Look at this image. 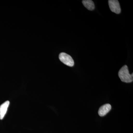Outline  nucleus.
<instances>
[{
	"mask_svg": "<svg viewBox=\"0 0 133 133\" xmlns=\"http://www.w3.org/2000/svg\"><path fill=\"white\" fill-rule=\"evenodd\" d=\"M119 78L122 82L126 83H130L133 81V74H129L128 67L127 65L122 66L119 71Z\"/></svg>",
	"mask_w": 133,
	"mask_h": 133,
	"instance_id": "f257e3e1",
	"label": "nucleus"
},
{
	"mask_svg": "<svg viewBox=\"0 0 133 133\" xmlns=\"http://www.w3.org/2000/svg\"><path fill=\"white\" fill-rule=\"evenodd\" d=\"M59 60L62 63L66 65L67 66H74V60L68 54L65 52H62L59 54Z\"/></svg>",
	"mask_w": 133,
	"mask_h": 133,
	"instance_id": "f03ea898",
	"label": "nucleus"
},
{
	"mask_svg": "<svg viewBox=\"0 0 133 133\" xmlns=\"http://www.w3.org/2000/svg\"><path fill=\"white\" fill-rule=\"evenodd\" d=\"M108 4L109 8L112 12L119 14L121 12L120 6L118 1L117 0H109Z\"/></svg>",
	"mask_w": 133,
	"mask_h": 133,
	"instance_id": "7ed1b4c3",
	"label": "nucleus"
},
{
	"mask_svg": "<svg viewBox=\"0 0 133 133\" xmlns=\"http://www.w3.org/2000/svg\"><path fill=\"white\" fill-rule=\"evenodd\" d=\"M111 109V106L110 104H107L102 105L99 109L98 114L100 116H105Z\"/></svg>",
	"mask_w": 133,
	"mask_h": 133,
	"instance_id": "20e7f679",
	"label": "nucleus"
},
{
	"mask_svg": "<svg viewBox=\"0 0 133 133\" xmlns=\"http://www.w3.org/2000/svg\"><path fill=\"white\" fill-rule=\"evenodd\" d=\"M9 104V101H7L0 106V119H2L4 118L7 111Z\"/></svg>",
	"mask_w": 133,
	"mask_h": 133,
	"instance_id": "39448f33",
	"label": "nucleus"
},
{
	"mask_svg": "<svg viewBox=\"0 0 133 133\" xmlns=\"http://www.w3.org/2000/svg\"><path fill=\"white\" fill-rule=\"evenodd\" d=\"M82 3L88 10L92 11L95 9L94 3L91 0H84L82 1Z\"/></svg>",
	"mask_w": 133,
	"mask_h": 133,
	"instance_id": "423d86ee",
	"label": "nucleus"
}]
</instances>
